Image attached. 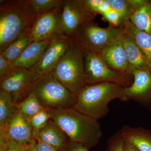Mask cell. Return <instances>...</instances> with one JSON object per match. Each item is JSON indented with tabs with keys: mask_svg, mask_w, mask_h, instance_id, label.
Segmentation results:
<instances>
[{
	"mask_svg": "<svg viewBox=\"0 0 151 151\" xmlns=\"http://www.w3.org/2000/svg\"><path fill=\"white\" fill-rule=\"evenodd\" d=\"M50 119L67 135L71 142L88 150L100 142L102 132L99 122L73 108L48 109Z\"/></svg>",
	"mask_w": 151,
	"mask_h": 151,
	"instance_id": "1",
	"label": "cell"
},
{
	"mask_svg": "<svg viewBox=\"0 0 151 151\" xmlns=\"http://www.w3.org/2000/svg\"><path fill=\"white\" fill-rule=\"evenodd\" d=\"M0 1L1 54L30 29L37 15L30 0Z\"/></svg>",
	"mask_w": 151,
	"mask_h": 151,
	"instance_id": "2",
	"label": "cell"
},
{
	"mask_svg": "<svg viewBox=\"0 0 151 151\" xmlns=\"http://www.w3.org/2000/svg\"><path fill=\"white\" fill-rule=\"evenodd\" d=\"M124 88L108 82L86 85L77 95L72 108L98 121L108 114V105L112 100H129Z\"/></svg>",
	"mask_w": 151,
	"mask_h": 151,
	"instance_id": "3",
	"label": "cell"
},
{
	"mask_svg": "<svg viewBox=\"0 0 151 151\" xmlns=\"http://www.w3.org/2000/svg\"><path fill=\"white\" fill-rule=\"evenodd\" d=\"M84 53L85 49L77 38H70L65 52L51 72L76 97L86 85Z\"/></svg>",
	"mask_w": 151,
	"mask_h": 151,
	"instance_id": "4",
	"label": "cell"
},
{
	"mask_svg": "<svg viewBox=\"0 0 151 151\" xmlns=\"http://www.w3.org/2000/svg\"><path fill=\"white\" fill-rule=\"evenodd\" d=\"M30 94L48 109L72 108L76 98L51 73L42 76L30 82L24 94V99Z\"/></svg>",
	"mask_w": 151,
	"mask_h": 151,
	"instance_id": "5",
	"label": "cell"
},
{
	"mask_svg": "<svg viewBox=\"0 0 151 151\" xmlns=\"http://www.w3.org/2000/svg\"><path fill=\"white\" fill-rule=\"evenodd\" d=\"M84 74L86 85L100 83H114L124 87L130 86L133 76L109 67L97 53L85 50Z\"/></svg>",
	"mask_w": 151,
	"mask_h": 151,
	"instance_id": "6",
	"label": "cell"
},
{
	"mask_svg": "<svg viewBox=\"0 0 151 151\" xmlns=\"http://www.w3.org/2000/svg\"><path fill=\"white\" fill-rule=\"evenodd\" d=\"M97 14L90 10L84 0H63L60 19V35L72 38L82 27L94 21Z\"/></svg>",
	"mask_w": 151,
	"mask_h": 151,
	"instance_id": "7",
	"label": "cell"
},
{
	"mask_svg": "<svg viewBox=\"0 0 151 151\" xmlns=\"http://www.w3.org/2000/svg\"><path fill=\"white\" fill-rule=\"evenodd\" d=\"M122 33V27H101L93 21L84 26L75 37L85 50L99 55Z\"/></svg>",
	"mask_w": 151,
	"mask_h": 151,
	"instance_id": "8",
	"label": "cell"
},
{
	"mask_svg": "<svg viewBox=\"0 0 151 151\" xmlns=\"http://www.w3.org/2000/svg\"><path fill=\"white\" fill-rule=\"evenodd\" d=\"M70 39L60 35L50 40L39 61L29 70V83L42 76L51 73L66 50Z\"/></svg>",
	"mask_w": 151,
	"mask_h": 151,
	"instance_id": "9",
	"label": "cell"
},
{
	"mask_svg": "<svg viewBox=\"0 0 151 151\" xmlns=\"http://www.w3.org/2000/svg\"><path fill=\"white\" fill-rule=\"evenodd\" d=\"M62 11V6L38 15L30 30L32 42L60 35Z\"/></svg>",
	"mask_w": 151,
	"mask_h": 151,
	"instance_id": "10",
	"label": "cell"
},
{
	"mask_svg": "<svg viewBox=\"0 0 151 151\" xmlns=\"http://www.w3.org/2000/svg\"><path fill=\"white\" fill-rule=\"evenodd\" d=\"M132 74L133 81L124 88L128 100H132L143 105L151 104V71L134 70Z\"/></svg>",
	"mask_w": 151,
	"mask_h": 151,
	"instance_id": "11",
	"label": "cell"
},
{
	"mask_svg": "<svg viewBox=\"0 0 151 151\" xmlns=\"http://www.w3.org/2000/svg\"><path fill=\"white\" fill-rule=\"evenodd\" d=\"M122 35L99 54L109 67L125 74L131 75L129 70V63L124 48Z\"/></svg>",
	"mask_w": 151,
	"mask_h": 151,
	"instance_id": "12",
	"label": "cell"
},
{
	"mask_svg": "<svg viewBox=\"0 0 151 151\" xmlns=\"http://www.w3.org/2000/svg\"><path fill=\"white\" fill-rule=\"evenodd\" d=\"M0 135L7 137L21 145H29L35 140L29 123L22 116L17 108L6 129L0 131Z\"/></svg>",
	"mask_w": 151,
	"mask_h": 151,
	"instance_id": "13",
	"label": "cell"
},
{
	"mask_svg": "<svg viewBox=\"0 0 151 151\" xmlns=\"http://www.w3.org/2000/svg\"><path fill=\"white\" fill-rule=\"evenodd\" d=\"M51 39L32 42L18 58L11 61L12 69H31L41 58Z\"/></svg>",
	"mask_w": 151,
	"mask_h": 151,
	"instance_id": "14",
	"label": "cell"
},
{
	"mask_svg": "<svg viewBox=\"0 0 151 151\" xmlns=\"http://www.w3.org/2000/svg\"><path fill=\"white\" fill-rule=\"evenodd\" d=\"M0 82L1 89L9 93L16 105L19 100L22 99L29 84V70L23 69L14 70L10 75Z\"/></svg>",
	"mask_w": 151,
	"mask_h": 151,
	"instance_id": "15",
	"label": "cell"
},
{
	"mask_svg": "<svg viewBox=\"0 0 151 151\" xmlns=\"http://www.w3.org/2000/svg\"><path fill=\"white\" fill-rule=\"evenodd\" d=\"M33 137L43 141L63 151L70 139L64 132L51 119L40 129L32 132Z\"/></svg>",
	"mask_w": 151,
	"mask_h": 151,
	"instance_id": "16",
	"label": "cell"
},
{
	"mask_svg": "<svg viewBox=\"0 0 151 151\" xmlns=\"http://www.w3.org/2000/svg\"><path fill=\"white\" fill-rule=\"evenodd\" d=\"M122 38L127 54L130 74L132 75V71L134 70L151 71L150 65L147 58L132 39L123 32V30Z\"/></svg>",
	"mask_w": 151,
	"mask_h": 151,
	"instance_id": "17",
	"label": "cell"
},
{
	"mask_svg": "<svg viewBox=\"0 0 151 151\" xmlns=\"http://www.w3.org/2000/svg\"><path fill=\"white\" fill-rule=\"evenodd\" d=\"M122 134L125 140L131 143L139 151H151V133L142 127L125 126Z\"/></svg>",
	"mask_w": 151,
	"mask_h": 151,
	"instance_id": "18",
	"label": "cell"
},
{
	"mask_svg": "<svg viewBox=\"0 0 151 151\" xmlns=\"http://www.w3.org/2000/svg\"><path fill=\"white\" fill-rule=\"evenodd\" d=\"M122 30L140 49L151 68V35L138 29L129 20L125 22L122 27Z\"/></svg>",
	"mask_w": 151,
	"mask_h": 151,
	"instance_id": "19",
	"label": "cell"
},
{
	"mask_svg": "<svg viewBox=\"0 0 151 151\" xmlns=\"http://www.w3.org/2000/svg\"><path fill=\"white\" fill-rule=\"evenodd\" d=\"M129 20L138 29L151 35V0L136 10Z\"/></svg>",
	"mask_w": 151,
	"mask_h": 151,
	"instance_id": "20",
	"label": "cell"
},
{
	"mask_svg": "<svg viewBox=\"0 0 151 151\" xmlns=\"http://www.w3.org/2000/svg\"><path fill=\"white\" fill-rule=\"evenodd\" d=\"M17 109L11 94L0 89V131L6 129Z\"/></svg>",
	"mask_w": 151,
	"mask_h": 151,
	"instance_id": "21",
	"label": "cell"
},
{
	"mask_svg": "<svg viewBox=\"0 0 151 151\" xmlns=\"http://www.w3.org/2000/svg\"><path fill=\"white\" fill-rule=\"evenodd\" d=\"M111 9L116 11L125 21L129 20L136 10L147 0H108Z\"/></svg>",
	"mask_w": 151,
	"mask_h": 151,
	"instance_id": "22",
	"label": "cell"
},
{
	"mask_svg": "<svg viewBox=\"0 0 151 151\" xmlns=\"http://www.w3.org/2000/svg\"><path fill=\"white\" fill-rule=\"evenodd\" d=\"M30 30L21 36L0 54L2 55L6 59L11 61L16 59L32 42Z\"/></svg>",
	"mask_w": 151,
	"mask_h": 151,
	"instance_id": "23",
	"label": "cell"
},
{
	"mask_svg": "<svg viewBox=\"0 0 151 151\" xmlns=\"http://www.w3.org/2000/svg\"><path fill=\"white\" fill-rule=\"evenodd\" d=\"M16 106L22 116L27 121L45 108L31 94L28 95Z\"/></svg>",
	"mask_w": 151,
	"mask_h": 151,
	"instance_id": "24",
	"label": "cell"
},
{
	"mask_svg": "<svg viewBox=\"0 0 151 151\" xmlns=\"http://www.w3.org/2000/svg\"><path fill=\"white\" fill-rule=\"evenodd\" d=\"M37 15L62 6L63 0H30Z\"/></svg>",
	"mask_w": 151,
	"mask_h": 151,
	"instance_id": "25",
	"label": "cell"
},
{
	"mask_svg": "<svg viewBox=\"0 0 151 151\" xmlns=\"http://www.w3.org/2000/svg\"><path fill=\"white\" fill-rule=\"evenodd\" d=\"M50 119V115L48 110L44 108L27 121L31 127L32 132H34L43 128Z\"/></svg>",
	"mask_w": 151,
	"mask_h": 151,
	"instance_id": "26",
	"label": "cell"
},
{
	"mask_svg": "<svg viewBox=\"0 0 151 151\" xmlns=\"http://www.w3.org/2000/svg\"><path fill=\"white\" fill-rule=\"evenodd\" d=\"M29 145H21L7 137H0V151H27L33 143Z\"/></svg>",
	"mask_w": 151,
	"mask_h": 151,
	"instance_id": "27",
	"label": "cell"
},
{
	"mask_svg": "<svg viewBox=\"0 0 151 151\" xmlns=\"http://www.w3.org/2000/svg\"><path fill=\"white\" fill-rule=\"evenodd\" d=\"M84 1L88 8L97 15H102L111 9L108 0H84Z\"/></svg>",
	"mask_w": 151,
	"mask_h": 151,
	"instance_id": "28",
	"label": "cell"
},
{
	"mask_svg": "<svg viewBox=\"0 0 151 151\" xmlns=\"http://www.w3.org/2000/svg\"><path fill=\"white\" fill-rule=\"evenodd\" d=\"M124 143L125 140L120 130L109 139L106 151H124Z\"/></svg>",
	"mask_w": 151,
	"mask_h": 151,
	"instance_id": "29",
	"label": "cell"
},
{
	"mask_svg": "<svg viewBox=\"0 0 151 151\" xmlns=\"http://www.w3.org/2000/svg\"><path fill=\"white\" fill-rule=\"evenodd\" d=\"M102 15L103 19L108 22L109 26L112 27H122L126 22L117 12L112 9Z\"/></svg>",
	"mask_w": 151,
	"mask_h": 151,
	"instance_id": "30",
	"label": "cell"
},
{
	"mask_svg": "<svg viewBox=\"0 0 151 151\" xmlns=\"http://www.w3.org/2000/svg\"><path fill=\"white\" fill-rule=\"evenodd\" d=\"M11 61L0 54V81L8 76L13 72L11 68Z\"/></svg>",
	"mask_w": 151,
	"mask_h": 151,
	"instance_id": "31",
	"label": "cell"
},
{
	"mask_svg": "<svg viewBox=\"0 0 151 151\" xmlns=\"http://www.w3.org/2000/svg\"><path fill=\"white\" fill-rule=\"evenodd\" d=\"M36 141L37 151H59L53 146L44 142L37 139H34Z\"/></svg>",
	"mask_w": 151,
	"mask_h": 151,
	"instance_id": "32",
	"label": "cell"
},
{
	"mask_svg": "<svg viewBox=\"0 0 151 151\" xmlns=\"http://www.w3.org/2000/svg\"><path fill=\"white\" fill-rule=\"evenodd\" d=\"M63 151H89V150L78 143L70 140Z\"/></svg>",
	"mask_w": 151,
	"mask_h": 151,
	"instance_id": "33",
	"label": "cell"
},
{
	"mask_svg": "<svg viewBox=\"0 0 151 151\" xmlns=\"http://www.w3.org/2000/svg\"><path fill=\"white\" fill-rule=\"evenodd\" d=\"M124 149V151H139L131 143L129 142L128 141L125 140Z\"/></svg>",
	"mask_w": 151,
	"mask_h": 151,
	"instance_id": "34",
	"label": "cell"
},
{
	"mask_svg": "<svg viewBox=\"0 0 151 151\" xmlns=\"http://www.w3.org/2000/svg\"><path fill=\"white\" fill-rule=\"evenodd\" d=\"M27 151H37L36 148V141L33 143L29 148L28 150Z\"/></svg>",
	"mask_w": 151,
	"mask_h": 151,
	"instance_id": "35",
	"label": "cell"
}]
</instances>
